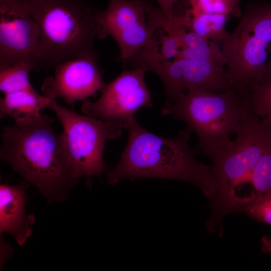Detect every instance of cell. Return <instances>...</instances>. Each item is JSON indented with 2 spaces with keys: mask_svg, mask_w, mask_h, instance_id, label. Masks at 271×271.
<instances>
[{
  "mask_svg": "<svg viewBox=\"0 0 271 271\" xmlns=\"http://www.w3.org/2000/svg\"><path fill=\"white\" fill-rule=\"evenodd\" d=\"M19 1H27L26 0H19Z\"/></svg>",
  "mask_w": 271,
  "mask_h": 271,
  "instance_id": "4316f807",
  "label": "cell"
},
{
  "mask_svg": "<svg viewBox=\"0 0 271 271\" xmlns=\"http://www.w3.org/2000/svg\"><path fill=\"white\" fill-rule=\"evenodd\" d=\"M246 184L250 185V189L246 196L245 206L259 195L271 191V146L255 165L242 186Z\"/></svg>",
  "mask_w": 271,
  "mask_h": 271,
  "instance_id": "ac0fdd59",
  "label": "cell"
},
{
  "mask_svg": "<svg viewBox=\"0 0 271 271\" xmlns=\"http://www.w3.org/2000/svg\"><path fill=\"white\" fill-rule=\"evenodd\" d=\"M34 70V64L29 61L0 67L1 91L7 94L33 87L29 75Z\"/></svg>",
  "mask_w": 271,
  "mask_h": 271,
  "instance_id": "e0dca14e",
  "label": "cell"
},
{
  "mask_svg": "<svg viewBox=\"0 0 271 271\" xmlns=\"http://www.w3.org/2000/svg\"><path fill=\"white\" fill-rule=\"evenodd\" d=\"M247 100L250 110L271 125V80L254 86L250 91Z\"/></svg>",
  "mask_w": 271,
  "mask_h": 271,
  "instance_id": "d6986e66",
  "label": "cell"
},
{
  "mask_svg": "<svg viewBox=\"0 0 271 271\" xmlns=\"http://www.w3.org/2000/svg\"><path fill=\"white\" fill-rule=\"evenodd\" d=\"M241 211L256 220L271 225V191L259 195Z\"/></svg>",
  "mask_w": 271,
  "mask_h": 271,
  "instance_id": "44dd1931",
  "label": "cell"
},
{
  "mask_svg": "<svg viewBox=\"0 0 271 271\" xmlns=\"http://www.w3.org/2000/svg\"><path fill=\"white\" fill-rule=\"evenodd\" d=\"M230 17L221 13L192 14L188 8L178 17L177 22L205 39L220 44L229 33L226 24Z\"/></svg>",
  "mask_w": 271,
  "mask_h": 271,
  "instance_id": "2e32d148",
  "label": "cell"
},
{
  "mask_svg": "<svg viewBox=\"0 0 271 271\" xmlns=\"http://www.w3.org/2000/svg\"><path fill=\"white\" fill-rule=\"evenodd\" d=\"M96 20L102 39L111 36L119 49V60L127 64L150 43L152 30L147 2L142 0H108Z\"/></svg>",
  "mask_w": 271,
  "mask_h": 271,
  "instance_id": "ba28073f",
  "label": "cell"
},
{
  "mask_svg": "<svg viewBox=\"0 0 271 271\" xmlns=\"http://www.w3.org/2000/svg\"><path fill=\"white\" fill-rule=\"evenodd\" d=\"M39 36L27 1L0 0V67L26 61L35 65Z\"/></svg>",
  "mask_w": 271,
  "mask_h": 271,
  "instance_id": "30bf717a",
  "label": "cell"
},
{
  "mask_svg": "<svg viewBox=\"0 0 271 271\" xmlns=\"http://www.w3.org/2000/svg\"><path fill=\"white\" fill-rule=\"evenodd\" d=\"M146 72L139 68L124 70L105 84L98 100H84L81 108L83 114L124 124L140 109L151 107L153 102L145 80Z\"/></svg>",
  "mask_w": 271,
  "mask_h": 271,
  "instance_id": "9c48e42d",
  "label": "cell"
},
{
  "mask_svg": "<svg viewBox=\"0 0 271 271\" xmlns=\"http://www.w3.org/2000/svg\"><path fill=\"white\" fill-rule=\"evenodd\" d=\"M124 125L128 132L127 143L119 160L108 173L109 184L124 179H174L194 184L207 197H213L217 184L212 168L195 158L189 144L192 132L189 128L169 139L146 130L133 116Z\"/></svg>",
  "mask_w": 271,
  "mask_h": 271,
  "instance_id": "7a4b0ae2",
  "label": "cell"
},
{
  "mask_svg": "<svg viewBox=\"0 0 271 271\" xmlns=\"http://www.w3.org/2000/svg\"><path fill=\"white\" fill-rule=\"evenodd\" d=\"M220 43L230 87L247 99L263 79L271 53V2H253Z\"/></svg>",
  "mask_w": 271,
  "mask_h": 271,
  "instance_id": "5b68a950",
  "label": "cell"
},
{
  "mask_svg": "<svg viewBox=\"0 0 271 271\" xmlns=\"http://www.w3.org/2000/svg\"><path fill=\"white\" fill-rule=\"evenodd\" d=\"M1 265H4V262L6 261V260L7 259V258L9 257L10 255L8 253H7V251L12 250V248L10 247V245L9 244H8L6 243V242L4 241V240H1Z\"/></svg>",
  "mask_w": 271,
  "mask_h": 271,
  "instance_id": "603a6c76",
  "label": "cell"
},
{
  "mask_svg": "<svg viewBox=\"0 0 271 271\" xmlns=\"http://www.w3.org/2000/svg\"><path fill=\"white\" fill-rule=\"evenodd\" d=\"M271 80V56L268 60L263 79L259 85L268 82Z\"/></svg>",
  "mask_w": 271,
  "mask_h": 271,
  "instance_id": "d4e9b609",
  "label": "cell"
},
{
  "mask_svg": "<svg viewBox=\"0 0 271 271\" xmlns=\"http://www.w3.org/2000/svg\"><path fill=\"white\" fill-rule=\"evenodd\" d=\"M181 38L183 46L178 59L205 61L220 66H225V60L219 43L205 39L183 25Z\"/></svg>",
  "mask_w": 271,
  "mask_h": 271,
  "instance_id": "9a60e30c",
  "label": "cell"
},
{
  "mask_svg": "<svg viewBox=\"0 0 271 271\" xmlns=\"http://www.w3.org/2000/svg\"><path fill=\"white\" fill-rule=\"evenodd\" d=\"M26 1H29V0H26Z\"/></svg>",
  "mask_w": 271,
  "mask_h": 271,
  "instance_id": "83f0119b",
  "label": "cell"
},
{
  "mask_svg": "<svg viewBox=\"0 0 271 271\" xmlns=\"http://www.w3.org/2000/svg\"><path fill=\"white\" fill-rule=\"evenodd\" d=\"M262 250L265 253H271V238L264 235L261 238Z\"/></svg>",
  "mask_w": 271,
  "mask_h": 271,
  "instance_id": "cb8c5ba5",
  "label": "cell"
},
{
  "mask_svg": "<svg viewBox=\"0 0 271 271\" xmlns=\"http://www.w3.org/2000/svg\"><path fill=\"white\" fill-rule=\"evenodd\" d=\"M147 2H156L158 7L165 14L169 21L172 22L175 16V6L180 0H142Z\"/></svg>",
  "mask_w": 271,
  "mask_h": 271,
  "instance_id": "7402d4cb",
  "label": "cell"
},
{
  "mask_svg": "<svg viewBox=\"0 0 271 271\" xmlns=\"http://www.w3.org/2000/svg\"><path fill=\"white\" fill-rule=\"evenodd\" d=\"M97 53L74 57L54 66L53 75L46 77L41 90L48 98H62L68 104L94 96L104 87Z\"/></svg>",
  "mask_w": 271,
  "mask_h": 271,
  "instance_id": "8fae6325",
  "label": "cell"
},
{
  "mask_svg": "<svg viewBox=\"0 0 271 271\" xmlns=\"http://www.w3.org/2000/svg\"><path fill=\"white\" fill-rule=\"evenodd\" d=\"M236 134L230 148L207 156L212 162L217 184L214 197L222 203L233 200L236 191L271 146V125L250 110L243 118Z\"/></svg>",
  "mask_w": 271,
  "mask_h": 271,
  "instance_id": "52a82bcc",
  "label": "cell"
},
{
  "mask_svg": "<svg viewBox=\"0 0 271 271\" xmlns=\"http://www.w3.org/2000/svg\"><path fill=\"white\" fill-rule=\"evenodd\" d=\"M25 183L17 185H0V233H9L19 245L31 236L35 221L33 214H27Z\"/></svg>",
  "mask_w": 271,
  "mask_h": 271,
  "instance_id": "4fadbf2b",
  "label": "cell"
},
{
  "mask_svg": "<svg viewBox=\"0 0 271 271\" xmlns=\"http://www.w3.org/2000/svg\"><path fill=\"white\" fill-rule=\"evenodd\" d=\"M186 91L174 101H167L162 114L184 121L196 133L198 143L195 152L208 156L230 148L231 136L250 110L247 99L231 87L218 93L190 84Z\"/></svg>",
  "mask_w": 271,
  "mask_h": 271,
  "instance_id": "277c9868",
  "label": "cell"
},
{
  "mask_svg": "<svg viewBox=\"0 0 271 271\" xmlns=\"http://www.w3.org/2000/svg\"><path fill=\"white\" fill-rule=\"evenodd\" d=\"M45 115L15 120L2 131L0 157L49 203L61 202L77 182L61 134Z\"/></svg>",
  "mask_w": 271,
  "mask_h": 271,
  "instance_id": "6da1fadb",
  "label": "cell"
},
{
  "mask_svg": "<svg viewBox=\"0 0 271 271\" xmlns=\"http://www.w3.org/2000/svg\"><path fill=\"white\" fill-rule=\"evenodd\" d=\"M39 36L36 70L47 69L70 58L96 54L94 43L103 39L96 17L100 10L87 0H29Z\"/></svg>",
  "mask_w": 271,
  "mask_h": 271,
  "instance_id": "3957f363",
  "label": "cell"
},
{
  "mask_svg": "<svg viewBox=\"0 0 271 271\" xmlns=\"http://www.w3.org/2000/svg\"><path fill=\"white\" fill-rule=\"evenodd\" d=\"M192 14L221 13L240 18V6L231 0H188Z\"/></svg>",
  "mask_w": 271,
  "mask_h": 271,
  "instance_id": "ffe728a7",
  "label": "cell"
},
{
  "mask_svg": "<svg viewBox=\"0 0 271 271\" xmlns=\"http://www.w3.org/2000/svg\"><path fill=\"white\" fill-rule=\"evenodd\" d=\"M48 108L53 110L60 121L63 131V144L74 176L84 177L87 187L91 179L105 171L103 158L105 143L121 134L124 124L80 114L51 99Z\"/></svg>",
  "mask_w": 271,
  "mask_h": 271,
  "instance_id": "8992f818",
  "label": "cell"
},
{
  "mask_svg": "<svg viewBox=\"0 0 271 271\" xmlns=\"http://www.w3.org/2000/svg\"><path fill=\"white\" fill-rule=\"evenodd\" d=\"M51 99L32 87L5 94L0 100V117L12 116L15 120L36 117L48 108Z\"/></svg>",
  "mask_w": 271,
  "mask_h": 271,
  "instance_id": "5bb4252c",
  "label": "cell"
},
{
  "mask_svg": "<svg viewBox=\"0 0 271 271\" xmlns=\"http://www.w3.org/2000/svg\"><path fill=\"white\" fill-rule=\"evenodd\" d=\"M235 5L240 6V0H231Z\"/></svg>",
  "mask_w": 271,
  "mask_h": 271,
  "instance_id": "484cf974",
  "label": "cell"
},
{
  "mask_svg": "<svg viewBox=\"0 0 271 271\" xmlns=\"http://www.w3.org/2000/svg\"><path fill=\"white\" fill-rule=\"evenodd\" d=\"M146 71L160 78L169 102L185 93L190 84L214 92H222L230 87L224 67L209 61L179 59L152 65Z\"/></svg>",
  "mask_w": 271,
  "mask_h": 271,
  "instance_id": "7c38bea8",
  "label": "cell"
}]
</instances>
